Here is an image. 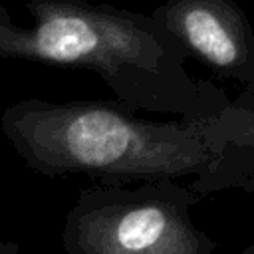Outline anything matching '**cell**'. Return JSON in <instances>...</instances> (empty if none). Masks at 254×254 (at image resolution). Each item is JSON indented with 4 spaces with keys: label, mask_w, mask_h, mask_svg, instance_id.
Listing matches in <instances>:
<instances>
[{
    "label": "cell",
    "mask_w": 254,
    "mask_h": 254,
    "mask_svg": "<svg viewBox=\"0 0 254 254\" xmlns=\"http://www.w3.org/2000/svg\"><path fill=\"white\" fill-rule=\"evenodd\" d=\"M30 26L0 6V58L95 71L133 111L200 123L230 99L187 71V52L151 16L89 0H26Z\"/></svg>",
    "instance_id": "1"
},
{
    "label": "cell",
    "mask_w": 254,
    "mask_h": 254,
    "mask_svg": "<svg viewBox=\"0 0 254 254\" xmlns=\"http://www.w3.org/2000/svg\"><path fill=\"white\" fill-rule=\"evenodd\" d=\"M0 131L32 171L99 185L198 177L210 161L200 123L145 119L119 101L20 99L2 111Z\"/></svg>",
    "instance_id": "2"
},
{
    "label": "cell",
    "mask_w": 254,
    "mask_h": 254,
    "mask_svg": "<svg viewBox=\"0 0 254 254\" xmlns=\"http://www.w3.org/2000/svg\"><path fill=\"white\" fill-rule=\"evenodd\" d=\"M196 192L173 179L85 187L62 226L65 254H208L190 222Z\"/></svg>",
    "instance_id": "3"
},
{
    "label": "cell",
    "mask_w": 254,
    "mask_h": 254,
    "mask_svg": "<svg viewBox=\"0 0 254 254\" xmlns=\"http://www.w3.org/2000/svg\"><path fill=\"white\" fill-rule=\"evenodd\" d=\"M151 16L189 58L254 91V30L234 0H167Z\"/></svg>",
    "instance_id": "4"
},
{
    "label": "cell",
    "mask_w": 254,
    "mask_h": 254,
    "mask_svg": "<svg viewBox=\"0 0 254 254\" xmlns=\"http://www.w3.org/2000/svg\"><path fill=\"white\" fill-rule=\"evenodd\" d=\"M200 125L210 161L192 183V192H206L222 185L240 159L254 157V91L244 89L220 113L200 121Z\"/></svg>",
    "instance_id": "5"
},
{
    "label": "cell",
    "mask_w": 254,
    "mask_h": 254,
    "mask_svg": "<svg viewBox=\"0 0 254 254\" xmlns=\"http://www.w3.org/2000/svg\"><path fill=\"white\" fill-rule=\"evenodd\" d=\"M0 254H22V248H20V244L0 236Z\"/></svg>",
    "instance_id": "6"
}]
</instances>
